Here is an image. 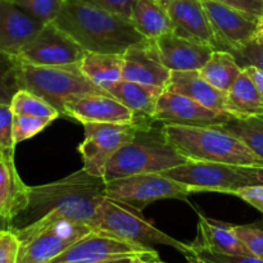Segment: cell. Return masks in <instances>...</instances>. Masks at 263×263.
<instances>
[{
    "label": "cell",
    "mask_w": 263,
    "mask_h": 263,
    "mask_svg": "<svg viewBox=\"0 0 263 263\" xmlns=\"http://www.w3.org/2000/svg\"><path fill=\"white\" fill-rule=\"evenodd\" d=\"M217 40L218 50L240 48L261 32L263 21L217 0H200Z\"/></svg>",
    "instance_id": "7c38bea8"
},
{
    "label": "cell",
    "mask_w": 263,
    "mask_h": 263,
    "mask_svg": "<svg viewBox=\"0 0 263 263\" xmlns=\"http://www.w3.org/2000/svg\"><path fill=\"white\" fill-rule=\"evenodd\" d=\"M123 61L122 80L166 89L172 71L157 58L149 40L130 46Z\"/></svg>",
    "instance_id": "d6986e66"
},
{
    "label": "cell",
    "mask_w": 263,
    "mask_h": 263,
    "mask_svg": "<svg viewBox=\"0 0 263 263\" xmlns=\"http://www.w3.org/2000/svg\"><path fill=\"white\" fill-rule=\"evenodd\" d=\"M45 23L21 9L9 0H0V51L18 57Z\"/></svg>",
    "instance_id": "ac0fdd59"
},
{
    "label": "cell",
    "mask_w": 263,
    "mask_h": 263,
    "mask_svg": "<svg viewBox=\"0 0 263 263\" xmlns=\"http://www.w3.org/2000/svg\"><path fill=\"white\" fill-rule=\"evenodd\" d=\"M185 258L187 261L199 263H263V257L254 256V254L231 256V254L216 253V252L210 251H198V249H193L192 254L186 256Z\"/></svg>",
    "instance_id": "836d02e7"
},
{
    "label": "cell",
    "mask_w": 263,
    "mask_h": 263,
    "mask_svg": "<svg viewBox=\"0 0 263 263\" xmlns=\"http://www.w3.org/2000/svg\"><path fill=\"white\" fill-rule=\"evenodd\" d=\"M149 261H151V263H166V262L161 261V259H159V257H158V258H153V259H149Z\"/></svg>",
    "instance_id": "7dc6e473"
},
{
    "label": "cell",
    "mask_w": 263,
    "mask_h": 263,
    "mask_svg": "<svg viewBox=\"0 0 263 263\" xmlns=\"http://www.w3.org/2000/svg\"><path fill=\"white\" fill-rule=\"evenodd\" d=\"M163 90L162 87L121 80L113 85L108 92L128 109L133 110L138 123H145L154 121V110Z\"/></svg>",
    "instance_id": "7402d4cb"
},
{
    "label": "cell",
    "mask_w": 263,
    "mask_h": 263,
    "mask_svg": "<svg viewBox=\"0 0 263 263\" xmlns=\"http://www.w3.org/2000/svg\"><path fill=\"white\" fill-rule=\"evenodd\" d=\"M31 17L43 23L53 22L63 8L66 0H9Z\"/></svg>",
    "instance_id": "4dcf8cb0"
},
{
    "label": "cell",
    "mask_w": 263,
    "mask_h": 263,
    "mask_svg": "<svg viewBox=\"0 0 263 263\" xmlns=\"http://www.w3.org/2000/svg\"><path fill=\"white\" fill-rule=\"evenodd\" d=\"M5 159H13V158H9V157L5 156V153L2 151V148H0V161H5Z\"/></svg>",
    "instance_id": "bcb514c9"
},
{
    "label": "cell",
    "mask_w": 263,
    "mask_h": 263,
    "mask_svg": "<svg viewBox=\"0 0 263 263\" xmlns=\"http://www.w3.org/2000/svg\"><path fill=\"white\" fill-rule=\"evenodd\" d=\"M166 140L192 161L216 162L231 166L263 167V159L240 139L220 126H181L163 123Z\"/></svg>",
    "instance_id": "3957f363"
},
{
    "label": "cell",
    "mask_w": 263,
    "mask_h": 263,
    "mask_svg": "<svg viewBox=\"0 0 263 263\" xmlns=\"http://www.w3.org/2000/svg\"><path fill=\"white\" fill-rule=\"evenodd\" d=\"M149 41L157 58L171 71L200 69L215 51L212 46L185 39L174 31Z\"/></svg>",
    "instance_id": "9a60e30c"
},
{
    "label": "cell",
    "mask_w": 263,
    "mask_h": 263,
    "mask_svg": "<svg viewBox=\"0 0 263 263\" xmlns=\"http://www.w3.org/2000/svg\"><path fill=\"white\" fill-rule=\"evenodd\" d=\"M243 68L236 63L230 51L215 50L207 63L199 69L203 79L221 91H228Z\"/></svg>",
    "instance_id": "4316f807"
},
{
    "label": "cell",
    "mask_w": 263,
    "mask_h": 263,
    "mask_svg": "<svg viewBox=\"0 0 263 263\" xmlns=\"http://www.w3.org/2000/svg\"><path fill=\"white\" fill-rule=\"evenodd\" d=\"M10 108H12L14 115L49 118L51 121L61 116V113L50 103H48L39 95L23 89L14 95L12 103H10Z\"/></svg>",
    "instance_id": "f1b7e54d"
},
{
    "label": "cell",
    "mask_w": 263,
    "mask_h": 263,
    "mask_svg": "<svg viewBox=\"0 0 263 263\" xmlns=\"http://www.w3.org/2000/svg\"><path fill=\"white\" fill-rule=\"evenodd\" d=\"M141 123H82L85 139L79 146L84 161L82 168L92 176L103 177L107 162L118 149L133 139Z\"/></svg>",
    "instance_id": "30bf717a"
},
{
    "label": "cell",
    "mask_w": 263,
    "mask_h": 263,
    "mask_svg": "<svg viewBox=\"0 0 263 263\" xmlns=\"http://www.w3.org/2000/svg\"><path fill=\"white\" fill-rule=\"evenodd\" d=\"M161 174L187 186L192 194L223 193L234 195V193L240 187L251 186V182L241 174L239 166L216 162L187 159L185 163Z\"/></svg>",
    "instance_id": "ba28073f"
},
{
    "label": "cell",
    "mask_w": 263,
    "mask_h": 263,
    "mask_svg": "<svg viewBox=\"0 0 263 263\" xmlns=\"http://www.w3.org/2000/svg\"><path fill=\"white\" fill-rule=\"evenodd\" d=\"M13 113L9 104H0V148L5 156L14 158V139H13Z\"/></svg>",
    "instance_id": "e575fe53"
},
{
    "label": "cell",
    "mask_w": 263,
    "mask_h": 263,
    "mask_svg": "<svg viewBox=\"0 0 263 263\" xmlns=\"http://www.w3.org/2000/svg\"><path fill=\"white\" fill-rule=\"evenodd\" d=\"M226 112L235 118L263 115V100L246 69L226 91Z\"/></svg>",
    "instance_id": "d4e9b609"
},
{
    "label": "cell",
    "mask_w": 263,
    "mask_h": 263,
    "mask_svg": "<svg viewBox=\"0 0 263 263\" xmlns=\"http://www.w3.org/2000/svg\"><path fill=\"white\" fill-rule=\"evenodd\" d=\"M231 54L235 58L236 63L241 67V68H246V67H257V68L262 69L263 71V32H261L256 36V37L252 39L251 41H248L247 44H244L240 48L235 49V50H231Z\"/></svg>",
    "instance_id": "d6a6232c"
},
{
    "label": "cell",
    "mask_w": 263,
    "mask_h": 263,
    "mask_svg": "<svg viewBox=\"0 0 263 263\" xmlns=\"http://www.w3.org/2000/svg\"><path fill=\"white\" fill-rule=\"evenodd\" d=\"M86 2L91 3L102 9L108 10V12L131 20L133 8L136 0H86Z\"/></svg>",
    "instance_id": "74e56055"
},
{
    "label": "cell",
    "mask_w": 263,
    "mask_h": 263,
    "mask_svg": "<svg viewBox=\"0 0 263 263\" xmlns=\"http://www.w3.org/2000/svg\"><path fill=\"white\" fill-rule=\"evenodd\" d=\"M189 263H199V262H194V261H187Z\"/></svg>",
    "instance_id": "681fc988"
},
{
    "label": "cell",
    "mask_w": 263,
    "mask_h": 263,
    "mask_svg": "<svg viewBox=\"0 0 263 263\" xmlns=\"http://www.w3.org/2000/svg\"><path fill=\"white\" fill-rule=\"evenodd\" d=\"M241 174L249 180L251 185L263 186V167L258 166H239Z\"/></svg>",
    "instance_id": "60d3db41"
},
{
    "label": "cell",
    "mask_w": 263,
    "mask_h": 263,
    "mask_svg": "<svg viewBox=\"0 0 263 263\" xmlns=\"http://www.w3.org/2000/svg\"><path fill=\"white\" fill-rule=\"evenodd\" d=\"M243 69H246L247 73L249 74V77L252 79L254 86L257 87V90H258L259 95H261L263 100V71L262 69L257 68V67H252V66L246 67V68Z\"/></svg>",
    "instance_id": "b9f144b4"
},
{
    "label": "cell",
    "mask_w": 263,
    "mask_h": 263,
    "mask_svg": "<svg viewBox=\"0 0 263 263\" xmlns=\"http://www.w3.org/2000/svg\"><path fill=\"white\" fill-rule=\"evenodd\" d=\"M85 54L82 46L50 22L22 49L18 58L33 66H66L80 63Z\"/></svg>",
    "instance_id": "4fadbf2b"
},
{
    "label": "cell",
    "mask_w": 263,
    "mask_h": 263,
    "mask_svg": "<svg viewBox=\"0 0 263 263\" xmlns=\"http://www.w3.org/2000/svg\"><path fill=\"white\" fill-rule=\"evenodd\" d=\"M21 86V61L0 51V104H9Z\"/></svg>",
    "instance_id": "f546056e"
},
{
    "label": "cell",
    "mask_w": 263,
    "mask_h": 263,
    "mask_svg": "<svg viewBox=\"0 0 263 263\" xmlns=\"http://www.w3.org/2000/svg\"><path fill=\"white\" fill-rule=\"evenodd\" d=\"M64 117L73 118L81 123H138L133 110L109 92L84 95L71 100L64 107Z\"/></svg>",
    "instance_id": "2e32d148"
},
{
    "label": "cell",
    "mask_w": 263,
    "mask_h": 263,
    "mask_svg": "<svg viewBox=\"0 0 263 263\" xmlns=\"http://www.w3.org/2000/svg\"><path fill=\"white\" fill-rule=\"evenodd\" d=\"M234 118L230 113L213 110L181 94L163 90L157 103L156 122L181 126H220Z\"/></svg>",
    "instance_id": "5bb4252c"
},
{
    "label": "cell",
    "mask_w": 263,
    "mask_h": 263,
    "mask_svg": "<svg viewBox=\"0 0 263 263\" xmlns=\"http://www.w3.org/2000/svg\"><path fill=\"white\" fill-rule=\"evenodd\" d=\"M221 128L240 139L252 152L263 159V115L244 118H231L220 125Z\"/></svg>",
    "instance_id": "83f0119b"
},
{
    "label": "cell",
    "mask_w": 263,
    "mask_h": 263,
    "mask_svg": "<svg viewBox=\"0 0 263 263\" xmlns=\"http://www.w3.org/2000/svg\"><path fill=\"white\" fill-rule=\"evenodd\" d=\"M92 229L85 223L49 215L14 231L21 241L17 263H49Z\"/></svg>",
    "instance_id": "8992f818"
},
{
    "label": "cell",
    "mask_w": 263,
    "mask_h": 263,
    "mask_svg": "<svg viewBox=\"0 0 263 263\" xmlns=\"http://www.w3.org/2000/svg\"><path fill=\"white\" fill-rule=\"evenodd\" d=\"M190 194L189 187L159 172L130 175L105 184V197L133 205L140 203L143 207L161 199L184 200Z\"/></svg>",
    "instance_id": "9c48e42d"
},
{
    "label": "cell",
    "mask_w": 263,
    "mask_h": 263,
    "mask_svg": "<svg viewBox=\"0 0 263 263\" xmlns=\"http://www.w3.org/2000/svg\"><path fill=\"white\" fill-rule=\"evenodd\" d=\"M234 229L252 254L263 257V228L257 225H236Z\"/></svg>",
    "instance_id": "d590c367"
},
{
    "label": "cell",
    "mask_w": 263,
    "mask_h": 263,
    "mask_svg": "<svg viewBox=\"0 0 263 263\" xmlns=\"http://www.w3.org/2000/svg\"><path fill=\"white\" fill-rule=\"evenodd\" d=\"M161 4L168 13L176 35L207 44L218 50L212 26L200 0H167Z\"/></svg>",
    "instance_id": "e0dca14e"
},
{
    "label": "cell",
    "mask_w": 263,
    "mask_h": 263,
    "mask_svg": "<svg viewBox=\"0 0 263 263\" xmlns=\"http://www.w3.org/2000/svg\"><path fill=\"white\" fill-rule=\"evenodd\" d=\"M21 86L50 103L63 117L64 107L71 100L84 95L108 92L82 73L80 63L33 66L21 61Z\"/></svg>",
    "instance_id": "5b68a950"
},
{
    "label": "cell",
    "mask_w": 263,
    "mask_h": 263,
    "mask_svg": "<svg viewBox=\"0 0 263 263\" xmlns=\"http://www.w3.org/2000/svg\"><path fill=\"white\" fill-rule=\"evenodd\" d=\"M198 235L192 243L193 249L231 256L252 254L238 236L234 225L205 217L202 212H198Z\"/></svg>",
    "instance_id": "ffe728a7"
},
{
    "label": "cell",
    "mask_w": 263,
    "mask_h": 263,
    "mask_svg": "<svg viewBox=\"0 0 263 263\" xmlns=\"http://www.w3.org/2000/svg\"><path fill=\"white\" fill-rule=\"evenodd\" d=\"M128 257L153 259L158 258V252L92 230L49 263H99Z\"/></svg>",
    "instance_id": "8fae6325"
},
{
    "label": "cell",
    "mask_w": 263,
    "mask_h": 263,
    "mask_svg": "<svg viewBox=\"0 0 263 263\" xmlns=\"http://www.w3.org/2000/svg\"><path fill=\"white\" fill-rule=\"evenodd\" d=\"M187 159L179 153L152 122L141 123L130 141L116 152L103 171L105 182L135 174L163 172L185 163Z\"/></svg>",
    "instance_id": "277c9868"
},
{
    "label": "cell",
    "mask_w": 263,
    "mask_h": 263,
    "mask_svg": "<svg viewBox=\"0 0 263 263\" xmlns=\"http://www.w3.org/2000/svg\"><path fill=\"white\" fill-rule=\"evenodd\" d=\"M51 122L53 121L49 120V118L14 115V117H13V139H14V144L17 145V144L22 143L27 139L33 138Z\"/></svg>",
    "instance_id": "1f68e13d"
},
{
    "label": "cell",
    "mask_w": 263,
    "mask_h": 263,
    "mask_svg": "<svg viewBox=\"0 0 263 263\" xmlns=\"http://www.w3.org/2000/svg\"><path fill=\"white\" fill-rule=\"evenodd\" d=\"M5 229H9V220L0 215V231L5 230Z\"/></svg>",
    "instance_id": "ee69618b"
},
{
    "label": "cell",
    "mask_w": 263,
    "mask_h": 263,
    "mask_svg": "<svg viewBox=\"0 0 263 263\" xmlns=\"http://www.w3.org/2000/svg\"><path fill=\"white\" fill-rule=\"evenodd\" d=\"M134 263H151V261L146 258H141V257H138V258H135V261Z\"/></svg>",
    "instance_id": "f6af8a7d"
},
{
    "label": "cell",
    "mask_w": 263,
    "mask_h": 263,
    "mask_svg": "<svg viewBox=\"0 0 263 263\" xmlns=\"http://www.w3.org/2000/svg\"><path fill=\"white\" fill-rule=\"evenodd\" d=\"M135 258H138V257H128V258L113 259V261H105V262H99V263H134Z\"/></svg>",
    "instance_id": "7bdbcfd3"
},
{
    "label": "cell",
    "mask_w": 263,
    "mask_h": 263,
    "mask_svg": "<svg viewBox=\"0 0 263 263\" xmlns=\"http://www.w3.org/2000/svg\"><path fill=\"white\" fill-rule=\"evenodd\" d=\"M53 22L92 53L123 54L130 46L146 40L130 20L86 0H66Z\"/></svg>",
    "instance_id": "7a4b0ae2"
},
{
    "label": "cell",
    "mask_w": 263,
    "mask_h": 263,
    "mask_svg": "<svg viewBox=\"0 0 263 263\" xmlns=\"http://www.w3.org/2000/svg\"><path fill=\"white\" fill-rule=\"evenodd\" d=\"M95 230L146 248H153L154 246L172 247L185 257L193 252L192 244L182 243L157 229L144 217L140 208L108 197L102 203L99 223Z\"/></svg>",
    "instance_id": "52a82bcc"
},
{
    "label": "cell",
    "mask_w": 263,
    "mask_h": 263,
    "mask_svg": "<svg viewBox=\"0 0 263 263\" xmlns=\"http://www.w3.org/2000/svg\"><path fill=\"white\" fill-rule=\"evenodd\" d=\"M262 32H263V27H262Z\"/></svg>",
    "instance_id": "f907efd6"
},
{
    "label": "cell",
    "mask_w": 263,
    "mask_h": 263,
    "mask_svg": "<svg viewBox=\"0 0 263 263\" xmlns=\"http://www.w3.org/2000/svg\"><path fill=\"white\" fill-rule=\"evenodd\" d=\"M21 241L10 229L0 231V263H17Z\"/></svg>",
    "instance_id": "8d00e7d4"
},
{
    "label": "cell",
    "mask_w": 263,
    "mask_h": 263,
    "mask_svg": "<svg viewBox=\"0 0 263 263\" xmlns=\"http://www.w3.org/2000/svg\"><path fill=\"white\" fill-rule=\"evenodd\" d=\"M263 21V0H217Z\"/></svg>",
    "instance_id": "ab89813d"
},
{
    "label": "cell",
    "mask_w": 263,
    "mask_h": 263,
    "mask_svg": "<svg viewBox=\"0 0 263 263\" xmlns=\"http://www.w3.org/2000/svg\"><path fill=\"white\" fill-rule=\"evenodd\" d=\"M130 21L146 40L174 31L168 13L161 3L154 0H136Z\"/></svg>",
    "instance_id": "484cf974"
},
{
    "label": "cell",
    "mask_w": 263,
    "mask_h": 263,
    "mask_svg": "<svg viewBox=\"0 0 263 263\" xmlns=\"http://www.w3.org/2000/svg\"><path fill=\"white\" fill-rule=\"evenodd\" d=\"M28 186L22 181L14 158L0 161V215L12 220L27 202Z\"/></svg>",
    "instance_id": "cb8c5ba5"
},
{
    "label": "cell",
    "mask_w": 263,
    "mask_h": 263,
    "mask_svg": "<svg viewBox=\"0 0 263 263\" xmlns=\"http://www.w3.org/2000/svg\"><path fill=\"white\" fill-rule=\"evenodd\" d=\"M154 2H158V3H162V2H167V0H154Z\"/></svg>",
    "instance_id": "c3c4849f"
},
{
    "label": "cell",
    "mask_w": 263,
    "mask_h": 263,
    "mask_svg": "<svg viewBox=\"0 0 263 263\" xmlns=\"http://www.w3.org/2000/svg\"><path fill=\"white\" fill-rule=\"evenodd\" d=\"M234 195L256 208L263 216V186L251 185V186L240 187L234 193Z\"/></svg>",
    "instance_id": "f35d334b"
},
{
    "label": "cell",
    "mask_w": 263,
    "mask_h": 263,
    "mask_svg": "<svg viewBox=\"0 0 263 263\" xmlns=\"http://www.w3.org/2000/svg\"><path fill=\"white\" fill-rule=\"evenodd\" d=\"M123 63V54L86 51L80 62V68L92 84L108 91L122 80Z\"/></svg>",
    "instance_id": "603a6c76"
},
{
    "label": "cell",
    "mask_w": 263,
    "mask_h": 263,
    "mask_svg": "<svg viewBox=\"0 0 263 263\" xmlns=\"http://www.w3.org/2000/svg\"><path fill=\"white\" fill-rule=\"evenodd\" d=\"M181 94L213 110L226 112V91L216 89L203 79L199 69L172 71L166 89Z\"/></svg>",
    "instance_id": "44dd1931"
},
{
    "label": "cell",
    "mask_w": 263,
    "mask_h": 263,
    "mask_svg": "<svg viewBox=\"0 0 263 263\" xmlns=\"http://www.w3.org/2000/svg\"><path fill=\"white\" fill-rule=\"evenodd\" d=\"M105 184L103 177L92 176L82 168L58 181L28 186L27 202L9 221V229L21 230L45 216L54 215L95 230L105 198Z\"/></svg>",
    "instance_id": "6da1fadb"
}]
</instances>
